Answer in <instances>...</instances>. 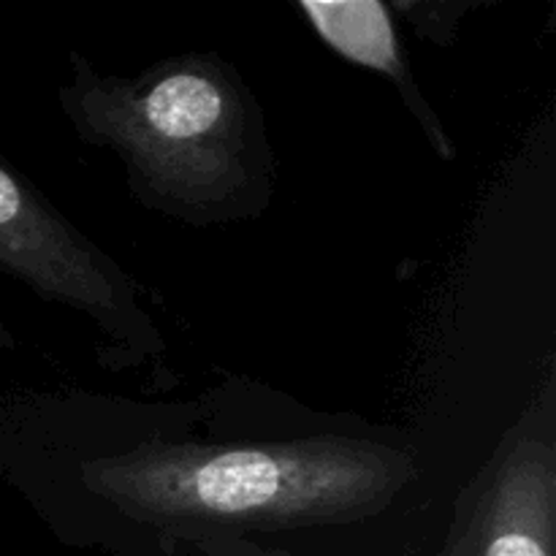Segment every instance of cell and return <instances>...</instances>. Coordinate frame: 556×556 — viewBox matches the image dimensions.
<instances>
[{"mask_svg":"<svg viewBox=\"0 0 556 556\" xmlns=\"http://www.w3.org/2000/svg\"><path fill=\"white\" fill-rule=\"evenodd\" d=\"M60 101L76 134L114 152L134 193L163 215L210 226L269 204L264 125L217 54H179L136 76L96 74L79 60Z\"/></svg>","mask_w":556,"mask_h":556,"instance_id":"6da1fadb","label":"cell"},{"mask_svg":"<svg viewBox=\"0 0 556 556\" xmlns=\"http://www.w3.org/2000/svg\"><path fill=\"white\" fill-rule=\"evenodd\" d=\"M416 476L400 448L353 438L144 443L81 465V483L155 527L351 525L389 508Z\"/></svg>","mask_w":556,"mask_h":556,"instance_id":"7a4b0ae2","label":"cell"},{"mask_svg":"<svg viewBox=\"0 0 556 556\" xmlns=\"http://www.w3.org/2000/svg\"><path fill=\"white\" fill-rule=\"evenodd\" d=\"M0 269L47 302L87 315L119 351L150 356L163 348L123 266L5 166H0Z\"/></svg>","mask_w":556,"mask_h":556,"instance_id":"3957f363","label":"cell"},{"mask_svg":"<svg viewBox=\"0 0 556 556\" xmlns=\"http://www.w3.org/2000/svg\"><path fill=\"white\" fill-rule=\"evenodd\" d=\"M554 548L556 445L554 378L548 375L530 407L462 489L438 556H554Z\"/></svg>","mask_w":556,"mask_h":556,"instance_id":"277c9868","label":"cell"},{"mask_svg":"<svg viewBox=\"0 0 556 556\" xmlns=\"http://www.w3.org/2000/svg\"><path fill=\"white\" fill-rule=\"evenodd\" d=\"M299 11L315 30V36L326 47L334 49L340 58L389 76L396 90L402 92V98H405V106L410 109L413 117L427 130V139L434 147V152L443 161H454V141L448 139L443 125L438 123L427 98L418 92L410 65L402 54L394 20H391L389 9L383 3H378V0H340V3L307 0V3H299Z\"/></svg>","mask_w":556,"mask_h":556,"instance_id":"5b68a950","label":"cell"},{"mask_svg":"<svg viewBox=\"0 0 556 556\" xmlns=\"http://www.w3.org/2000/svg\"><path fill=\"white\" fill-rule=\"evenodd\" d=\"M204 548L212 556H269L258 548L244 546L242 541H226V538H210V541H204Z\"/></svg>","mask_w":556,"mask_h":556,"instance_id":"8992f818","label":"cell"},{"mask_svg":"<svg viewBox=\"0 0 556 556\" xmlns=\"http://www.w3.org/2000/svg\"><path fill=\"white\" fill-rule=\"evenodd\" d=\"M0 345H11V337L5 334V331H3V326H0Z\"/></svg>","mask_w":556,"mask_h":556,"instance_id":"52a82bcc","label":"cell"}]
</instances>
